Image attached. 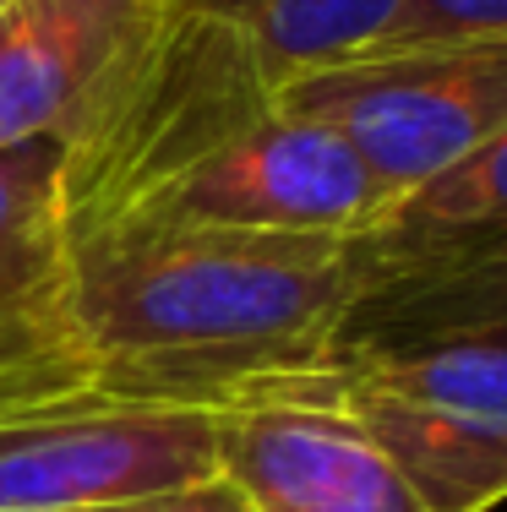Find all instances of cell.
Masks as SVG:
<instances>
[{"instance_id":"obj_10","label":"cell","mask_w":507,"mask_h":512,"mask_svg":"<svg viewBox=\"0 0 507 512\" xmlns=\"http://www.w3.org/2000/svg\"><path fill=\"white\" fill-rule=\"evenodd\" d=\"M507 246V131L480 142L458 164L437 169L426 186L404 191L377 229L355 240L366 284L409 267H437L458 256H486Z\"/></svg>"},{"instance_id":"obj_13","label":"cell","mask_w":507,"mask_h":512,"mask_svg":"<svg viewBox=\"0 0 507 512\" xmlns=\"http://www.w3.org/2000/svg\"><path fill=\"white\" fill-rule=\"evenodd\" d=\"M453 39H507V0H398L371 50H415Z\"/></svg>"},{"instance_id":"obj_14","label":"cell","mask_w":507,"mask_h":512,"mask_svg":"<svg viewBox=\"0 0 507 512\" xmlns=\"http://www.w3.org/2000/svg\"><path fill=\"white\" fill-rule=\"evenodd\" d=\"M88 512H251L246 496L213 474L197 485H175V491H153V496H131V502H110V507H88Z\"/></svg>"},{"instance_id":"obj_8","label":"cell","mask_w":507,"mask_h":512,"mask_svg":"<svg viewBox=\"0 0 507 512\" xmlns=\"http://www.w3.org/2000/svg\"><path fill=\"white\" fill-rule=\"evenodd\" d=\"M219 474L251 512H426L382 442L317 371L219 409Z\"/></svg>"},{"instance_id":"obj_3","label":"cell","mask_w":507,"mask_h":512,"mask_svg":"<svg viewBox=\"0 0 507 512\" xmlns=\"http://www.w3.org/2000/svg\"><path fill=\"white\" fill-rule=\"evenodd\" d=\"M398 463L426 512H491L507 502V349L437 338L398 349H338L317 365Z\"/></svg>"},{"instance_id":"obj_6","label":"cell","mask_w":507,"mask_h":512,"mask_svg":"<svg viewBox=\"0 0 507 512\" xmlns=\"http://www.w3.org/2000/svg\"><path fill=\"white\" fill-rule=\"evenodd\" d=\"M219 474V414L77 398L0 420V512H88Z\"/></svg>"},{"instance_id":"obj_9","label":"cell","mask_w":507,"mask_h":512,"mask_svg":"<svg viewBox=\"0 0 507 512\" xmlns=\"http://www.w3.org/2000/svg\"><path fill=\"white\" fill-rule=\"evenodd\" d=\"M169 0H6L0 6V153L66 137Z\"/></svg>"},{"instance_id":"obj_15","label":"cell","mask_w":507,"mask_h":512,"mask_svg":"<svg viewBox=\"0 0 507 512\" xmlns=\"http://www.w3.org/2000/svg\"><path fill=\"white\" fill-rule=\"evenodd\" d=\"M0 6H6V0H0Z\"/></svg>"},{"instance_id":"obj_2","label":"cell","mask_w":507,"mask_h":512,"mask_svg":"<svg viewBox=\"0 0 507 512\" xmlns=\"http://www.w3.org/2000/svg\"><path fill=\"white\" fill-rule=\"evenodd\" d=\"M279 104L257 50L202 0H169L60 137V218L88 246L142 213L180 169Z\"/></svg>"},{"instance_id":"obj_1","label":"cell","mask_w":507,"mask_h":512,"mask_svg":"<svg viewBox=\"0 0 507 512\" xmlns=\"http://www.w3.org/2000/svg\"><path fill=\"white\" fill-rule=\"evenodd\" d=\"M77 262V322L99 398L229 409L333 360L366 289L355 240L120 229Z\"/></svg>"},{"instance_id":"obj_4","label":"cell","mask_w":507,"mask_h":512,"mask_svg":"<svg viewBox=\"0 0 507 512\" xmlns=\"http://www.w3.org/2000/svg\"><path fill=\"white\" fill-rule=\"evenodd\" d=\"M279 104L333 126L398 202L507 131V39L366 50L284 82Z\"/></svg>"},{"instance_id":"obj_11","label":"cell","mask_w":507,"mask_h":512,"mask_svg":"<svg viewBox=\"0 0 507 512\" xmlns=\"http://www.w3.org/2000/svg\"><path fill=\"white\" fill-rule=\"evenodd\" d=\"M437 338L507 349V246L366 284L344 316L338 349H398Z\"/></svg>"},{"instance_id":"obj_7","label":"cell","mask_w":507,"mask_h":512,"mask_svg":"<svg viewBox=\"0 0 507 512\" xmlns=\"http://www.w3.org/2000/svg\"><path fill=\"white\" fill-rule=\"evenodd\" d=\"M99 398L60 218V137L0 153V420Z\"/></svg>"},{"instance_id":"obj_12","label":"cell","mask_w":507,"mask_h":512,"mask_svg":"<svg viewBox=\"0 0 507 512\" xmlns=\"http://www.w3.org/2000/svg\"><path fill=\"white\" fill-rule=\"evenodd\" d=\"M257 50L273 88L355 60L377 44L398 0H202Z\"/></svg>"},{"instance_id":"obj_5","label":"cell","mask_w":507,"mask_h":512,"mask_svg":"<svg viewBox=\"0 0 507 512\" xmlns=\"http://www.w3.org/2000/svg\"><path fill=\"white\" fill-rule=\"evenodd\" d=\"M393 207L333 126L273 104L131 218L126 229H235V235L360 240ZM120 235V229H115Z\"/></svg>"}]
</instances>
